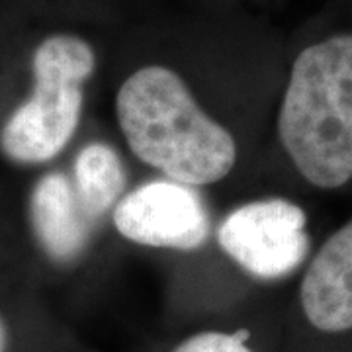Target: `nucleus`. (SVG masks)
<instances>
[{"mask_svg":"<svg viewBox=\"0 0 352 352\" xmlns=\"http://www.w3.org/2000/svg\"><path fill=\"white\" fill-rule=\"evenodd\" d=\"M175 32L149 36L122 75L113 112L131 155L164 178L194 188L231 175L239 145L231 129L204 108Z\"/></svg>","mask_w":352,"mask_h":352,"instance_id":"f257e3e1","label":"nucleus"},{"mask_svg":"<svg viewBox=\"0 0 352 352\" xmlns=\"http://www.w3.org/2000/svg\"><path fill=\"white\" fill-rule=\"evenodd\" d=\"M98 67V45L78 30L63 28L39 39L30 57L32 90L2 126V153L20 164L61 155L80 126L87 85Z\"/></svg>","mask_w":352,"mask_h":352,"instance_id":"7ed1b4c3","label":"nucleus"},{"mask_svg":"<svg viewBox=\"0 0 352 352\" xmlns=\"http://www.w3.org/2000/svg\"><path fill=\"white\" fill-rule=\"evenodd\" d=\"M215 241L243 272L256 280H282L309 256L307 215L288 198L241 204L219 221Z\"/></svg>","mask_w":352,"mask_h":352,"instance_id":"20e7f679","label":"nucleus"},{"mask_svg":"<svg viewBox=\"0 0 352 352\" xmlns=\"http://www.w3.org/2000/svg\"><path fill=\"white\" fill-rule=\"evenodd\" d=\"M300 305L307 323L319 333L352 331V219L337 229L307 264Z\"/></svg>","mask_w":352,"mask_h":352,"instance_id":"423d86ee","label":"nucleus"},{"mask_svg":"<svg viewBox=\"0 0 352 352\" xmlns=\"http://www.w3.org/2000/svg\"><path fill=\"white\" fill-rule=\"evenodd\" d=\"M278 143L319 190L352 180V25L327 28L289 57L276 118Z\"/></svg>","mask_w":352,"mask_h":352,"instance_id":"f03ea898","label":"nucleus"},{"mask_svg":"<svg viewBox=\"0 0 352 352\" xmlns=\"http://www.w3.org/2000/svg\"><path fill=\"white\" fill-rule=\"evenodd\" d=\"M173 352H256L247 342V333L200 331L178 342Z\"/></svg>","mask_w":352,"mask_h":352,"instance_id":"1a4fd4ad","label":"nucleus"},{"mask_svg":"<svg viewBox=\"0 0 352 352\" xmlns=\"http://www.w3.org/2000/svg\"><path fill=\"white\" fill-rule=\"evenodd\" d=\"M112 226L133 245L163 251H200L212 235V215L200 188L153 178L116 204Z\"/></svg>","mask_w":352,"mask_h":352,"instance_id":"39448f33","label":"nucleus"},{"mask_svg":"<svg viewBox=\"0 0 352 352\" xmlns=\"http://www.w3.org/2000/svg\"><path fill=\"white\" fill-rule=\"evenodd\" d=\"M71 180L88 217L98 223L112 215L116 204L126 194V164L110 143L90 141L76 153Z\"/></svg>","mask_w":352,"mask_h":352,"instance_id":"6e6552de","label":"nucleus"},{"mask_svg":"<svg viewBox=\"0 0 352 352\" xmlns=\"http://www.w3.org/2000/svg\"><path fill=\"white\" fill-rule=\"evenodd\" d=\"M30 221L51 261L75 263L88 249L94 221L76 196L71 176L53 170L39 178L30 196Z\"/></svg>","mask_w":352,"mask_h":352,"instance_id":"0eeeda50","label":"nucleus"},{"mask_svg":"<svg viewBox=\"0 0 352 352\" xmlns=\"http://www.w3.org/2000/svg\"><path fill=\"white\" fill-rule=\"evenodd\" d=\"M8 327L4 323V319L0 317V352L8 351Z\"/></svg>","mask_w":352,"mask_h":352,"instance_id":"9d476101","label":"nucleus"}]
</instances>
